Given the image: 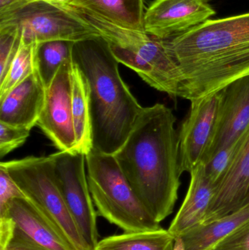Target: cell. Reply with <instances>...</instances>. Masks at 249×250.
Returning <instances> with one entry per match:
<instances>
[{"label":"cell","instance_id":"7a4b0ae2","mask_svg":"<svg viewBox=\"0 0 249 250\" xmlns=\"http://www.w3.org/2000/svg\"><path fill=\"white\" fill-rule=\"evenodd\" d=\"M162 41L181 72L180 98L209 96L249 75V13L209 19Z\"/></svg>","mask_w":249,"mask_h":250},{"label":"cell","instance_id":"7c38bea8","mask_svg":"<svg viewBox=\"0 0 249 250\" xmlns=\"http://www.w3.org/2000/svg\"><path fill=\"white\" fill-rule=\"evenodd\" d=\"M219 92L216 130L205 165L219 150L238 141L249 127V75L234 81Z\"/></svg>","mask_w":249,"mask_h":250},{"label":"cell","instance_id":"3957f363","mask_svg":"<svg viewBox=\"0 0 249 250\" xmlns=\"http://www.w3.org/2000/svg\"><path fill=\"white\" fill-rule=\"evenodd\" d=\"M72 60L87 84L92 150L114 154L128 138L143 107L121 78L119 62L100 35L74 42Z\"/></svg>","mask_w":249,"mask_h":250},{"label":"cell","instance_id":"f546056e","mask_svg":"<svg viewBox=\"0 0 249 250\" xmlns=\"http://www.w3.org/2000/svg\"><path fill=\"white\" fill-rule=\"evenodd\" d=\"M4 250H43L24 242L21 239H18V238L13 236L12 240L10 241L7 248Z\"/></svg>","mask_w":249,"mask_h":250},{"label":"cell","instance_id":"484cf974","mask_svg":"<svg viewBox=\"0 0 249 250\" xmlns=\"http://www.w3.org/2000/svg\"><path fill=\"white\" fill-rule=\"evenodd\" d=\"M25 197L7 169L0 164V214L5 211L12 200Z\"/></svg>","mask_w":249,"mask_h":250},{"label":"cell","instance_id":"7402d4cb","mask_svg":"<svg viewBox=\"0 0 249 250\" xmlns=\"http://www.w3.org/2000/svg\"><path fill=\"white\" fill-rule=\"evenodd\" d=\"M38 43L25 42L20 38V46L7 74L0 81V97L5 95L37 70Z\"/></svg>","mask_w":249,"mask_h":250},{"label":"cell","instance_id":"83f0119b","mask_svg":"<svg viewBox=\"0 0 249 250\" xmlns=\"http://www.w3.org/2000/svg\"><path fill=\"white\" fill-rule=\"evenodd\" d=\"M15 225L8 216L0 217V250L7 248L14 235Z\"/></svg>","mask_w":249,"mask_h":250},{"label":"cell","instance_id":"ba28073f","mask_svg":"<svg viewBox=\"0 0 249 250\" xmlns=\"http://www.w3.org/2000/svg\"><path fill=\"white\" fill-rule=\"evenodd\" d=\"M54 174L64 201L91 250L99 242L96 216L88 185L86 155L59 151L50 155Z\"/></svg>","mask_w":249,"mask_h":250},{"label":"cell","instance_id":"4fadbf2b","mask_svg":"<svg viewBox=\"0 0 249 250\" xmlns=\"http://www.w3.org/2000/svg\"><path fill=\"white\" fill-rule=\"evenodd\" d=\"M249 207V127L235 160L215 187L211 202L201 224L226 217Z\"/></svg>","mask_w":249,"mask_h":250},{"label":"cell","instance_id":"d6986e66","mask_svg":"<svg viewBox=\"0 0 249 250\" xmlns=\"http://www.w3.org/2000/svg\"><path fill=\"white\" fill-rule=\"evenodd\" d=\"M249 221V207L219 220L200 224L182 235L186 250H209Z\"/></svg>","mask_w":249,"mask_h":250},{"label":"cell","instance_id":"30bf717a","mask_svg":"<svg viewBox=\"0 0 249 250\" xmlns=\"http://www.w3.org/2000/svg\"><path fill=\"white\" fill-rule=\"evenodd\" d=\"M189 114L179 133L181 171L191 173L204 163L216 130L219 92L190 101Z\"/></svg>","mask_w":249,"mask_h":250},{"label":"cell","instance_id":"9c48e42d","mask_svg":"<svg viewBox=\"0 0 249 250\" xmlns=\"http://www.w3.org/2000/svg\"><path fill=\"white\" fill-rule=\"evenodd\" d=\"M37 125L59 151H76L72 112V59L58 70L45 92Z\"/></svg>","mask_w":249,"mask_h":250},{"label":"cell","instance_id":"ac0fdd59","mask_svg":"<svg viewBox=\"0 0 249 250\" xmlns=\"http://www.w3.org/2000/svg\"><path fill=\"white\" fill-rule=\"evenodd\" d=\"M72 112L77 152L92 151V125L87 84L83 73L72 60Z\"/></svg>","mask_w":249,"mask_h":250},{"label":"cell","instance_id":"9a60e30c","mask_svg":"<svg viewBox=\"0 0 249 250\" xmlns=\"http://www.w3.org/2000/svg\"><path fill=\"white\" fill-rule=\"evenodd\" d=\"M46 88L38 70L0 97V123L32 129L45 104Z\"/></svg>","mask_w":249,"mask_h":250},{"label":"cell","instance_id":"d4e9b609","mask_svg":"<svg viewBox=\"0 0 249 250\" xmlns=\"http://www.w3.org/2000/svg\"><path fill=\"white\" fill-rule=\"evenodd\" d=\"M31 129L0 123V157H3L24 144Z\"/></svg>","mask_w":249,"mask_h":250},{"label":"cell","instance_id":"52a82bcc","mask_svg":"<svg viewBox=\"0 0 249 250\" xmlns=\"http://www.w3.org/2000/svg\"><path fill=\"white\" fill-rule=\"evenodd\" d=\"M16 25L21 38L27 42L64 41L78 42L99 36V32L84 18L68 6L44 1H32L0 25Z\"/></svg>","mask_w":249,"mask_h":250},{"label":"cell","instance_id":"4316f807","mask_svg":"<svg viewBox=\"0 0 249 250\" xmlns=\"http://www.w3.org/2000/svg\"><path fill=\"white\" fill-rule=\"evenodd\" d=\"M209 250H249V221Z\"/></svg>","mask_w":249,"mask_h":250},{"label":"cell","instance_id":"1f68e13d","mask_svg":"<svg viewBox=\"0 0 249 250\" xmlns=\"http://www.w3.org/2000/svg\"><path fill=\"white\" fill-rule=\"evenodd\" d=\"M31 1H40L44 2L50 3V4H57V5H66L70 0H30Z\"/></svg>","mask_w":249,"mask_h":250},{"label":"cell","instance_id":"8fae6325","mask_svg":"<svg viewBox=\"0 0 249 250\" xmlns=\"http://www.w3.org/2000/svg\"><path fill=\"white\" fill-rule=\"evenodd\" d=\"M216 14L209 0H153L145 11L144 30L166 41L188 32Z\"/></svg>","mask_w":249,"mask_h":250},{"label":"cell","instance_id":"4dcf8cb0","mask_svg":"<svg viewBox=\"0 0 249 250\" xmlns=\"http://www.w3.org/2000/svg\"><path fill=\"white\" fill-rule=\"evenodd\" d=\"M173 250H186L182 236H176L175 238Z\"/></svg>","mask_w":249,"mask_h":250},{"label":"cell","instance_id":"8992f818","mask_svg":"<svg viewBox=\"0 0 249 250\" xmlns=\"http://www.w3.org/2000/svg\"><path fill=\"white\" fill-rule=\"evenodd\" d=\"M0 164L7 169L25 197L75 250H91L58 188L50 156H31Z\"/></svg>","mask_w":249,"mask_h":250},{"label":"cell","instance_id":"e0dca14e","mask_svg":"<svg viewBox=\"0 0 249 250\" xmlns=\"http://www.w3.org/2000/svg\"><path fill=\"white\" fill-rule=\"evenodd\" d=\"M66 5L92 12L124 27L145 32L143 0H70Z\"/></svg>","mask_w":249,"mask_h":250},{"label":"cell","instance_id":"5b68a950","mask_svg":"<svg viewBox=\"0 0 249 250\" xmlns=\"http://www.w3.org/2000/svg\"><path fill=\"white\" fill-rule=\"evenodd\" d=\"M86 167L89 191L101 217L124 232L162 229L134 193L114 154L92 150L86 155Z\"/></svg>","mask_w":249,"mask_h":250},{"label":"cell","instance_id":"cb8c5ba5","mask_svg":"<svg viewBox=\"0 0 249 250\" xmlns=\"http://www.w3.org/2000/svg\"><path fill=\"white\" fill-rule=\"evenodd\" d=\"M243 136L229 146L219 150L207 164H204L206 166V174L214 188L230 168L239 149Z\"/></svg>","mask_w":249,"mask_h":250},{"label":"cell","instance_id":"2e32d148","mask_svg":"<svg viewBox=\"0 0 249 250\" xmlns=\"http://www.w3.org/2000/svg\"><path fill=\"white\" fill-rule=\"evenodd\" d=\"M190 175L187 195L168 229L175 238L182 236L203 223L214 191V186L206 174L203 163L195 167Z\"/></svg>","mask_w":249,"mask_h":250},{"label":"cell","instance_id":"ffe728a7","mask_svg":"<svg viewBox=\"0 0 249 250\" xmlns=\"http://www.w3.org/2000/svg\"><path fill=\"white\" fill-rule=\"evenodd\" d=\"M174 243L175 237L162 228L108 236L99 241L95 250H173Z\"/></svg>","mask_w":249,"mask_h":250},{"label":"cell","instance_id":"44dd1931","mask_svg":"<svg viewBox=\"0 0 249 250\" xmlns=\"http://www.w3.org/2000/svg\"><path fill=\"white\" fill-rule=\"evenodd\" d=\"M74 42L56 41L38 45L37 70L45 88H48L63 64L72 59Z\"/></svg>","mask_w":249,"mask_h":250},{"label":"cell","instance_id":"603a6c76","mask_svg":"<svg viewBox=\"0 0 249 250\" xmlns=\"http://www.w3.org/2000/svg\"><path fill=\"white\" fill-rule=\"evenodd\" d=\"M20 32L16 25H0V81L7 74L20 46Z\"/></svg>","mask_w":249,"mask_h":250},{"label":"cell","instance_id":"5bb4252c","mask_svg":"<svg viewBox=\"0 0 249 250\" xmlns=\"http://www.w3.org/2000/svg\"><path fill=\"white\" fill-rule=\"evenodd\" d=\"M2 216L14 223V237L41 250H76L26 197L12 200Z\"/></svg>","mask_w":249,"mask_h":250},{"label":"cell","instance_id":"f1b7e54d","mask_svg":"<svg viewBox=\"0 0 249 250\" xmlns=\"http://www.w3.org/2000/svg\"><path fill=\"white\" fill-rule=\"evenodd\" d=\"M31 2L30 0H0V21L10 17Z\"/></svg>","mask_w":249,"mask_h":250},{"label":"cell","instance_id":"6da1fadb","mask_svg":"<svg viewBox=\"0 0 249 250\" xmlns=\"http://www.w3.org/2000/svg\"><path fill=\"white\" fill-rule=\"evenodd\" d=\"M176 117L162 104L143 107L128 138L114 154L133 191L157 223L171 215L181 186Z\"/></svg>","mask_w":249,"mask_h":250},{"label":"cell","instance_id":"277c9868","mask_svg":"<svg viewBox=\"0 0 249 250\" xmlns=\"http://www.w3.org/2000/svg\"><path fill=\"white\" fill-rule=\"evenodd\" d=\"M105 40L117 61L146 83L171 98H180L181 74L163 42L146 33L113 23L99 15L74 9Z\"/></svg>","mask_w":249,"mask_h":250}]
</instances>
